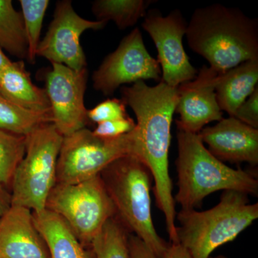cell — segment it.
Here are the masks:
<instances>
[{
	"label": "cell",
	"instance_id": "cell-28",
	"mask_svg": "<svg viewBox=\"0 0 258 258\" xmlns=\"http://www.w3.org/2000/svg\"><path fill=\"white\" fill-rule=\"evenodd\" d=\"M128 246L132 258H161L154 253L143 241L132 234L128 235Z\"/></svg>",
	"mask_w": 258,
	"mask_h": 258
},
{
	"label": "cell",
	"instance_id": "cell-11",
	"mask_svg": "<svg viewBox=\"0 0 258 258\" xmlns=\"http://www.w3.org/2000/svg\"><path fill=\"white\" fill-rule=\"evenodd\" d=\"M106 22L86 20L76 13L69 0L57 2L53 19L37 47L36 55L51 63L62 64L75 71L87 68L81 36L88 30H101Z\"/></svg>",
	"mask_w": 258,
	"mask_h": 258
},
{
	"label": "cell",
	"instance_id": "cell-20",
	"mask_svg": "<svg viewBox=\"0 0 258 258\" xmlns=\"http://www.w3.org/2000/svg\"><path fill=\"white\" fill-rule=\"evenodd\" d=\"M0 47L20 60L28 57L23 16L11 0H0Z\"/></svg>",
	"mask_w": 258,
	"mask_h": 258
},
{
	"label": "cell",
	"instance_id": "cell-9",
	"mask_svg": "<svg viewBox=\"0 0 258 258\" xmlns=\"http://www.w3.org/2000/svg\"><path fill=\"white\" fill-rule=\"evenodd\" d=\"M147 80L161 81V69L144 45L142 32L132 30L120 41L116 50L105 57L94 71L93 86L104 96H111L122 85Z\"/></svg>",
	"mask_w": 258,
	"mask_h": 258
},
{
	"label": "cell",
	"instance_id": "cell-30",
	"mask_svg": "<svg viewBox=\"0 0 258 258\" xmlns=\"http://www.w3.org/2000/svg\"><path fill=\"white\" fill-rule=\"evenodd\" d=\"M11 206V197L10 194L7 192L5 187L0 185V218L8 211Z\"/></svg>",
	"mask_w": 258,
	"mask_h": 258
},
{
	"label": "cell",
	"instance_id": "cell-15",
	"mask_svg": "<svg viewBox=\"0 0 258 258\" xmlns=\"http://www.w3.org/2000/svg\"><path fill=\"white\" fill-rule=\"evenodd\" d=\"M0 258H50L31 210L11 205L0 218Z\"/></svg>",
	"mask_w": 258,
	"mask_h": 258
},
{
	"label": "cell",
	"instance_id": "cell-3",
	"mask_svg": "<svg viewBox=\"0 0 258 258\" xmlns=\"http://www.w3.org/2000/svg\"><path fill=\"white\" fill-rule=\"evenodd\" d=\"M178 192L174 200L181 210L201 208L203 200L217 191H236L257 196L253 173L226 165L209 152L198 134L178 129Z\"/></svg>",
	"mask_w": 258,
	"mask_h": 258
},
{
	"label": "cell",
	"instance_id": "cell-21",
	"mask_svg": "<svg viewBox=\"0 0 258 258\" xmlns=\"http://www.w3.org/2000/svg\"><path fill=\"white\" fill-rule=\"evenodd\" d=\"M51 123L52 115L24 109L0 95V130L26 137L42 125Z\"/></svg>",
	"mask_w": 258,
	"mask_h": 258
},
{
	"label": "cell",
	"instance_id": "cell-24",
	"mask_svg": "<svg viewBox=\"0 0 258 258\" xmlns=\"http://www.w3.org/2000/svg\"><path fill=\"white\" fill-rule=\"evenodd\" d=\"M25 152V137L0 130V185H11L17 166Z\"/></svg>",
	"mask_w": 258,
	"mask_h": 258
},
{
	"label": "cell",
	"instance_id": "cell-32",
	"mask_svg": "<svg viewBox=\"0 0 258 258\" xmlns=\"http://www.w3.org/2000/svg\"><path fill=\"white\" fill-rule=\"evenodd\" d=\"M210 258H229V257H226V256H224V255H218V256H217V257H210Z\"/></svg>",
	"mask_w": 258,
	"mask_h": 258
},
{
	"label": "cell",
	"instance_id": "cell-29",
	"mask_svg": "<svg viewBox=\"0 0 258 258\" xmlns=\"http://www.w3.org/2000/svg\"><path fill=\"white\" fill-rule=\"evenodd\" d=\"M164 258H191L189 252L181 244H169Z\"/></svg>",
	"mask_w": 258,
	"mask_h": 258
},
{
	"label": "cell",
	"instance_id": "cell-19",
	"mask_svg": "<svg viewBox=\"0 0 258 258\" xmlns=\"http://www.w3.org/2000/svg\"><path fill=\"white\" fill-rule=\"evenodd\" d=\"M153 0H97L92 11L97 20L114 22L120 30L134 26L144 18Z\"/></svg>",
	"mask_w": 258,
	"mask_h": 258
},
{
	"label": "cell",
	"instance_id": "cell-26",
	"mask_svg": "<svg viewBox=\"0 0 258 258\" xmlns=\"http://www.w3.org/2000/svg\"><path fill=\"white\" fill-rule=\"evenodd\" d=\"M137 123L130 116L110 121L98 123L93 133L96 137L104 139L118 138L132 132L136 128Z\"/></svg>",
	"mask_w": 258,
	"mask_h": 258
},
{
	"label": "cell",
	"instance_id": "cell-6",
	"mask_svg": "<svg viewBox=\"0 0 258 258\" xmlns=\"http://www.w3.org/2000/svg\"><path fill=\"white\" fill-rule=\"evenodd\" d=\"M62 137L55 125H42L25 137V152L11 182V205L32 212L46 208L57 181V164Z\"/></svg>",
	"mask_w": 258,
	"mask_h": 258
},
{
	"label": "cell",
	"instance_id": "cell-12",
	"mask_svg": "<svg viewBox=\"0 0 258 258\" xmlns=\"http://www.w3.org/2000/svg\"><path fill=\"white\" fill-rule=\"evenodd\" d=\"M45 91L50 101L52 124L62 137L86 128L89 121L84 104L87 88V68L75 71L52 63L45 74Z\"/></svg>",
	"mask_w": 258,
	"mask_h": 258
},
{
	"label": "cell",
	"instance_id": "cell-2",
	"mask_svg": "<svg viewBox=\"0 0 258 258\" xmlns=\"http://www.w3.org/2000/svg\"><path fill=\"white\" fill-rule=\"evenodd\" d=\"M190 48L218 74L258 59V21L237 8L214 4L194 12L187 25Z\"/></svg>",
	"mask_w": 258,
	"mask_h": 258
},
{
	"label": "cell",
	"instance_id": "cell-10",
	"mask_svg": "<svg viewBox=\"0 0 258 258\" xmlns=\"http://www.w3.org/2000/svg\"><path fill=\"white\" fill-rule=\"evenodd\" d=\"M187 25L179 10H173L166 16L157 9L148 10L142 23L157 47L161 81L171 87L192 81L198 74L183 46Z\"/></svg>",
	"mask_w": 258,
	"mask_h": 258
},
{
	"label": "cell",
	"instance_id": "cell-13",
	"mask_svg": "<svg viewBox=\"0 0 258 258\" xmlns=\"http://www.w3.org/2000/svg\"><path fill=\"white\" fill-rule=\"evenodd\" d=\"M218 74L211 67L205 66L195 79L178 86L175 108L179 115V119L176 120L177 129L198 134L205 125L223 118L215 93Z\"/></svg>",
	"mask_w": 258,
	"mask_h": 258
},
{
	"label": "cell",
	"instance_id": "cell-14",
	"mask_svg": "<svg viewBox=\"0 0 258 258\" xmlns=\"http://www.w3.org/2000/svg\"><path fill=\"white\" fill-rule=\"evenodd\" d=\"M198 134L209 152L222 162L257 165L258 129L230 116L203 128Z\"/></svg>",
	"mask_w": 258,
	"mask_h": 258
},
{
	"label": "cell",
	"instance_id": "cell-17",
	"mask_svg": "<svg viewBox=\"0 0 258 258\" xmlns=\"http://www.w3.org/2000/svg\"><path fill=\"white\" fill-rule=\"evenodd\" d=\"M258 59L246 61L217 76V101L222 111L233 117L257 87Z\"/></svg>",
	"mask_w": 258,
	"mask_h": 258
},
{
	"label": "cell",
	"instance_id": "cell-31",
	"mask_svg": "<svg viewBox=\"0 0 258 258\" xmlns=\"http://www.w3.org/2000/svg\"><path fill=\"white\" fill-rule=\"evenodd\" d=\"M12 62H13V61L10 60L9 57L5 55L4 51H3V49L0 47V74H1Z\"/></svg>",
	"mask_w": 258,
	"mask_h": 258
},
{
	"label": "cell",
	"instance_id": "cell-8",
	"mask_svg": "<svg viewBox=\"0 0 258 258\" xmlns=\"http://www.w3.org/2000/svg\"><path fill=\"white\" fill-rule=\"evenodd\" d=\"M135 128L113 139L99 138L86 128L63 137L57 159L56 183L82 182L99 176L107 166L120 157H136Z\"/></svg>",
	"mask_w": 258,
	"mask_h": 258
},
{
	"label": "cell",
	"instance_id": "cell-22",
	"mask_svg": "<svg viewBox=\"0 0 258 258\" xmlns=\"http://www.w3.org/2000/svg\"><path fill=\"white\" fill-rule=\"evenodd\" d=\"M128 235V230L119 219L112 217L91 244L95 258H132Z\"/></svg>",
	"mask_w": 258,
	"mask_h": 258
},
{
	"label": "cell",
	"instance_id": "cell-1",
	"mask_svg": "<svg viewBox=\"0 0 258 258\" xmlns=\"http://www.w3.org/2000/svg\"><path fill=\"white\" fill-rule=\"evenodd\" d=\"M121 100L137 116V156L150 171L154 195L159 210L165 217L170 243L177 244L175 200L169 171L171 126L178 101L177 87L160 81L151 86L139 81L120 89Z\"/></svg>",
	"mask_w": 258,
	"mask_h": 258
},
{
	"label": "cell",
	"instance_id": "cell-18",
	"mask_svg": "<svg viewBox=\"0 0 258 258\" xmlns=\"http://www.w3.org/2000/svg\"><path fill=\"white\" fill-rule=\"evenodd\" d=\"M34 222L45 240L50 258H95L88 252L69 225L58 215L45 209L32 212Z\"/></svg>",
	"mask_w": 258,
	"mask_h": 258
},
{
	"label": "cell",
	"instance_id": "cell-16",
	"mask_svg": "<svg viewBox=\"0 0 258 258\" xmlns=\"http://www.w3.org/2000/svg\"><path fill=\"white\" fill-rule=\"evenodd\" d=\"M0 95L24 109L52 115L46 91L32 83L23 60L12 62L0 74Z\"/></svg>",
	"mask_w": 258,
	"mask_h": 258
},
{
	"label": "cell",
	"instance_id": "cell-7",
	"mask_svg": "<svg viewBox=\"0 0 258 258\" xmlns=\"http://www.w3.org/2000/svg\"><path fill=\"white\" fill-rule=\"evenodd\" d=\"M45 209L62 218L83 246H91L106 222L116 215L100 175L76 184L56 183Z\"/></svg>",
	"mask_w": 258,
	"mask_h": 258
},
{
	"label": "cell",
	"instance_id": "cell-23",
	"mask_svg": "<svg viewBox=\"0 0 258 258\" xmlns=\"http://www.w3.org/2000/svg\"><path fill=\"white\" fill-rule=\"evenodd\" d=\"M48 0H20L25 36L28 43V57L34 63L37 50L40 42V34L44 17L48 8Z\"/></svg>",
	"mask_w": 258,
	"mask_h": 258
},
{
	"label": "cell",
	"instance_id": "cell-5",
	"mask_svg": "<svg viewBox=\"0 0 258 258\" xmlns=\"http://www.w3.org/2000/svg\"><path fill=\"white\" fill-rule=\"evenodd\" d=\"M178 242L191 258H210L217 248L235 240L258 218V204H249L248 195L224 191L220 203L206 211L195 210L176 214Z\"/></svg>",
	"mask_w": 258,
	"mask_h": 258
},
{
	"label": "cell",
	"instance_id": "cell-27",
	"mask_svg": "<svg viewBox=\"0 0 258 258\" xmlns=\"http://www.w3.org/2000/svg\"><path fill=\"white\" fill-rule=\"evenodd\" d=\"M245 124L258 129V88L236 111L234 116Z\"/></svg>",
	"mask_w": 258,
	"mask_h": 258
},
{
	"label": "cell",
	"instance_id": "cell-4",
	"mask_svg": "<svg viewBox=\"0 0 258 258\" xmlns=\"http://www.w3.org/2000/svg\"><path fill=\"white\" fill-rule=\"evenodd\" d=\"M151 176L147 166L134 156L119 158L100 174L114 205L115 216L154 253L164 258L169 244L159 235L153 222Z\"/></svg>",
	"mask_w": 258,
	"mask_h": 258
},
{
	"label": "cell",
	"instance_id": "cell-25",
	"mask_svg": "<svg viewBox=\"0 0 258 258\" xmlns=\"http://www.w3.org/2000/svg\"><path fill=\"white\" fill-rule=\"evenodd\" d=\"M126 105L121 99L109 98L101 102L91 110H88V118L93 123H103L128 118Z\"/></svg>",
	"mask_w": 258,
	"mask_h": 258
}]
</instances>
